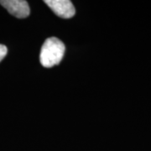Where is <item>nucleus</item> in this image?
<instances>
[{"label": "nucleus", "mask_w": 151, "mask_h": 151, "mask_svg": "<svg viewBox=\"0 0 151 151\" xmlns=\"http://www.w3.org/2000/svg\"><path fill=\"white\" fill-rule=\"evenodd\" d=\"M7 52H8V50H7V47L5 45H0V61L5 57Z\"/></svg>", "instance_id": "20e7f679"}, {"label": "nucleus", "mask_w": 151, "mask_h": 151, "mask_svg": "<svg viewBox=\"0 0 151 151\" xmlns=\"http://www.w3.org/2000/svg\"><path fill=\"white\" fill-rule=\"evenodd\" d=\"M45 4L60 18L70 19L75 15V7L69 0H45Z\"/></svg>", "instance_id": "f03ea898"}, {"label": "nucleus", "mask_w": 151, "mask_h": 151, "mask_svg": "<svg viewBox=\"0 0 151 151\" xmlns=\"http://www.w3.org/2000/svg\"><path fill=\"white\" fill-rule=\"evenodd\" d=\"M65 45L55 37L48 38L41 47L40 60L44 67L50 68L58 65L65 54Z\"/></svg>", "instance_id": "f257e3e1"}, {"label": "nucleus", "mask_w": 151, "mask_h": 151, "mask_svg": "<svg viewBox=\"0 0 151 151\" xmlns=\"http://www.w3.org/2000/svg\"><path fill=\"white\" fill-rule=\"evenodd\" d=\"M0 4L9 14L19 19L26 18L30 14L29 4L24 0H1Z\"/></svg>", "instance_id": "7ed1b4c3"}]
</instances>
